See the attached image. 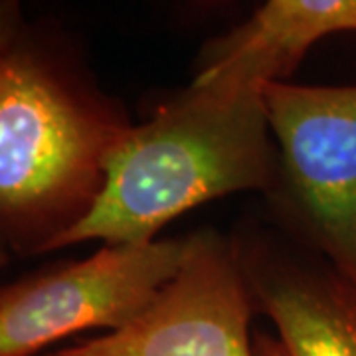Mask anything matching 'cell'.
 <instances>
[{
    "label": "cell",
    "mask_w": 356,
    "mask_h": 356,
    "mask_svg": "<svg viewBox=\"0 0 356 356\" xmlns=\"http://www.w3.org/2000/svg\"><path fill=\"white\" fill-rule=\"evenodd\" d=\"M277 151L266 88L196 83L131 125L105 165V182L86 216L46 252L83 242L149 243L175 218L234 192L269 196Z\"/></svg>",
    "instance_id": "obj_1"
},
{
    "label": "cell",
    "mask_w": 356,
    "mask_h": 356,
    "mask_svg": "<svg viewBox=\"0 0 356 356\" xmlns=\"http://www.w3.org/2000/svg\"><path fill=\"white\" fill-rule=\"evenodd\" d=\"M129 127L113 103L14 44L0 58V240L40 254L74 228Z\"/></svg>",
    "instance_id": "obj_2"
},
{
    "label": "cell",
    "mask_w": 356,
    "mask_h": 356,
    "mask_svg": "<svg viewBox=\"0 0 356 356\" xmlns=\"http://www.w3.org/2000/svg\"><path fill=\"white\" fill-rule=\"evenodd\" d=\"M277 175L269 198L303 248L356 287V86H266Z\"/></svg>",
    "instance_id": "obj_3"
},
{
    "label": "cell",
    "mask_w": 356,
    "mask_h": 356,
    "mask_svg": "<svg viewBox=\"0 0 356 356\" xmlns=\"http://www.w3.org/2000/svg\"><path fill=\"white\" fill-rule=\"evenodd\" d=\"M186 240L105 243L95 254L0 289V356H32L91 329L119 331L178 273Z\"/></svg>",
    "instance_id": "obj_4"
},
{
    "label": "cell",
    "mask_w": 356,
    "mask_h": 356,
    "mask_svg": "<svg viewBox=\"0 0 356 356\" xmlns=\"http://www.w3.org/2000/svg\"><path fill=\"white\" fill-rule=\"evenodd\" d=\"M254 311L236 245L202 229L186 238L178 273L135 321L48 356H255Z\"/></svg>",
    "instance_id": "obj_5"
},
{
    "label": "cell",
    "mask_w": 356,
    "mask_h": 356,
    "mask_svg": "<svg viewBox=\"0 0 356 356\" xmlns=\"http://www.w3.org/2000/svg\"><path fill=\"white\" fill-rule=\"evenodd\" d=\"M236 254L255 309L275 323L285 356H356V287L311 250L267 238Z\"/></svg>",
    "instance_id": "obj_6"
},
{
    "label": "cell",
    "mask_w": 356,
    "mask_h": 356,
    "mask_svg": "<svg viewBox=\"0 0 356 356\" xmlns=\"http://www.w3.org/2000/svg\"><path fill=\"white\" fill-rule=\"evenodd\" d=\"M339 32H356V0H269L206 44L194 81L287 83L311 46Z\"/></svg>",
    "instance_id": "obj_7"
},
{
    "label": "cell",
    "mask_w": 356,
    "mask_h": 356,
    "mask_svg": "<svg viewBox=\"0 0 356 356\" xmlns=\"http://www.w3.org/2000/svg\"><path fill=\"white\" fill-rule=\"evenodd\" d=\"M18 8L13 2H0V58L16 44Z\"/></svg>",
    "instance_id": "obj_8"
},
{
    "label": "cell",
    "mask_w": 356,
    "mask_h": 356,
    "mask_svg": "<svg viewBox=\"0 0 356 356\" xmlns=\"http://www.w3.org/2000/svg\"><path fill=\"white\" fill-rule=\"evenodd\" d=\"M255 356H285L280 341L269 339L267 334H257L254 341Z\"/></svg>",
    "instance_id": "obj_9"
},
{
    "label": "cell",
    "mask_w": 356,
    "mask_h": 356,
    "mask_svg": "<svg viewBox=\"0 0 356 356\" xmlns=\"http://www.w3.org/2000/svg\"><path fill=\"white\" fill-rule=\"evenodd\" d=\"M4 264H6V254H4V248L0 245V269L4 267Z\"/></svg>",
    "instance_id": "obj_10"
}]
</instances>
